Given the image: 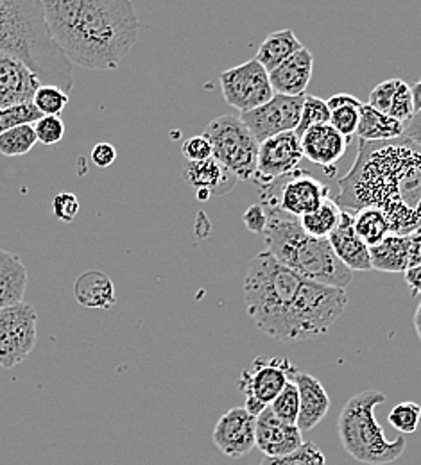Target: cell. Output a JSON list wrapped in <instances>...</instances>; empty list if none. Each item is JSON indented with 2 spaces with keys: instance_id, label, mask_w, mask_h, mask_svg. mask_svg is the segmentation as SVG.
Here are the masks:
<instances>
[{
  "instance_id": "obj_1",
  "label": "cell",
  "mask_w": 421,
  "mask_h": 465,
  "mask_svg": "<svg viewBox=\"0 0 421 465\" xmlns=\"http://www.w3.org/2000/svg\"><path fill=\"white\" fill-rule=\"evenodd\" d=\"M242 291L255 326L286 344L326 335L348 306L346 291L301 278L269 251L251 260Z\"/></svg>"
},
{
  "instance_id": "obj_2",
  "label": "cell",
  "mask_w": 421,
  "mask_h": 465,
  "mask_svg": "<svg viewBox=\"0 0 421 465\" xmlns=\"http://www.w3.org/2000/svg\"><path fill=\"white\" fill-rule=\"evenodd\" d=\"M341 210L378 208L391 232L411 234L421 230V151L404 136L391 142L359 143L352 171L339 181L336 199Z\"/></svg>"
},
{
  "instance_id": "obj_3",
  "label": "cell",
  "mask_w": 421,
  "mask_h": 465,
  "mask_svg": "<svg viewBox=\"0 0 421 465\" xmlns=\"http://www.w3.org/2000/svg\"><path fill=\"white\" fill-rule=\"evenodd\" d=\"M53 40L74 64L115 70L135 47L140 20L131 0H42Z\"/></svg>"
},
{
  "instance_id": "obj_4",
  "label": "cell",
  "mask_w": 421,
  "mask_h": 465,
  "mask_svg": "<svg viewBox=\"0 0 421 465\" xmlns=\"http://www.w3.org/2000/svg\"><path fill=\"white\" fill-rule=\"evenodd\" d=\"M0 53L20 59L42 84L74 90L72 61L49 33L42 0H0Z\"/></svg>"
},
{
  "instance_id": "obj_5",
  "label": "cell",
  "mask_w": 421,
  "mask_h": 465,
  "mask_svg": "<svg viewBox=\"0 0 421 465\" xmlns=\"http://www.w3.org/2000/svg\"><path fill=\"white\" fill-rule=\"evenodd\" d=\"M267 210V208H266ZM266 228L267 251L287 269L301 278L346 291L354 280L352 271L336 256L325 238H316L303 232L300 219L280 210H267Z\"/></svg>"
},
{
  "instance_id": "obj_6",
  "label": "cell",
  "mask_w": 421,
  "mask_h": 465,
  "mask_svg": "<svg viewBox=\"0 0 421 465\" xmlns=\"http://www.w3.org/2000/svg\"><path fill=\"white\" fill-rule=\"evenodd\" d=\"M386 403V394L364 391L346 401L337 420V435L345 451L357 462L384 465L396 462L407 446L406 437L389 440L375 419V408Z\"/></svg>"
},
{
  "instance_id": "obj_7",
  "label": "cell",
  "mask_w": 421,
  "mask_h": 465,
  "mask_svg": "<svg viewBox=\"0 0 421 465\" xmlns=\"http://www.w3.org/2000/svg\"><path fill=\"white\" fill-rule=\"evenodd\" d=\"M203 134L212 145V156L239 181L255 177L260 143L246 127L241 116H217L206 125Z\"/></svg>"
},
{
  "instance_id": "obj_8",
  "label": "cell",
  "mask_w": 421,
  "mask_h": 465,
  "mask_svg": "<svg viewBox=\"0 0 421 465\" xmlns=\"http://www.w3.org/2000/svg\"><path fill=\"white\" fill-rule=\"evenodd\" d=\"M330 197V188L314 175L296 169L260 188V204L267 210H280L301 219Z\"/></svg>"
},
{
  "instance_id": "obj_9",
  "label": "cell",
  "mask_w": 421,
  "mask_h": 465,
  "mask_svg": "<svg viewBox=\"0 0 421 465\" xmlns=\"http://www.w3.org/2000/svg\"><path fill=\"white\" fill-rule=\"evenodd\" d=\"M298 369L287 358H255L247 369H244L239 380L246 403L244 408L255 417L278 398L289 381H293Z\"/></svg>"
},
{
  "instance_id": "obj_10",
  "label": "cell",
  "mask_w": 421,
  "mask_h": 465,
  "mask_svg": "<svg viewBox=\"0 0 421 465\" xmlns=\"http://www.w3.org/2000/svg\"><path fill=\"white\" fill-rule=\"evenodd\" d=\"M219 84L225 101L241 114L264 106L276 95L269 72L256 59L225 70L219 75Z\"/></svg>"
},
{
  "instance_id": "obj_11",
  "label": "cell",
  "mask_w": 421,
  "mask_h": 465,
  "mask_svg": "<svg viewBox=\"0 0 421 465\" xmlns=\"http://www.w3.org/2000/svg\"><path fill=\"white\" fill-rule=\"evenodd\" d=\"M38 315L29 302L0 310V367L13 369L36 346Z\"/></svg>"
},
{
  "instance_id": "obj_12",
  "label": "cell",
  "mask_w": 421,
  "mask_h": 465,
  "mask_svg": "<svg viewBox=\"0 0 421 465\" xmlns=\"http://www.w3.org/2000/svg\"><path fill=\"white\" fill-rule=\"evenodd\" d=\"M305 95L289 97L276 94L264 106L241 114V120L253 133L258 143L289 131H296L300 125L301 110Z\"/></svg>"
},
{
  "instance_id": "obj_13",
  "label": "cell",
  "mask_w": 421,
  "mask_h": 465,
  "mask_svg": "<svg viewBox=\"0 0 421 465\" xmlns=\"http://www.w3.org/2000/svg\"><path fill=\"white\" fill-rule=\"evenodd\" d=\"M303 158L301 140L296 131L276 134L260 143L253 181L258 184V188L267 186L276 179L300 169Z\"/></svg>"
},
{
  "instance_id": "obj_14",
  "label": "cell",
  "mask_w": 421,
  "mask_h": 465,
  "mask_svg": "<svg viewBox=\"0 0 421 465\" xmlns=\"http://www.w3.org/2000/svg\"><path fill=\"white\" fill-rule=\"evenodd\" d=\"M212 439L223 455L242 459L256 448V417L244 407L230 408L217 420Z\"/></svg>"
},
{
  "instance_id": "obj_15",
  "label": "cell",
  "mask_w": 421,
  "mask_h": 465,
  "mask_svg": "<svg viewBox=\"0 0 421 465\" xmlns=\"http://www.w3.org/2000/svg\"><path fill=\"white\" fill-rule=\"evenodd\" d=\"M298 424L278 419L271 408L256 415V448L264 457H284L305 444Z\"/></svg>"
},
{
  "instance_id": "obj_16",
  "label": "cell",
  "mask_w": 421,
  "mask_h": 465,
  "mask_svg": "<svg viewBox=\"0 0 421 465\" xmlns=\"http://www.w3.org/2000/svg\"><path fill=\"white\" fill-rule=\"evenodd\" d=\"M40 86V79L20 59L0 53V112L15 104L33 103Z\"/></svg>"
},
{
  "instance_id": "obj_17",
  "label": "cell",
  "mask_w": 421,
  "mask_h": 465,
  "mask_svg": "<svg viewBox=\"0 0 421 465\" xmlns=\"http://www.w3.org/2000/svg\"><path fill=\"white\" fill-rule=\"evenodd\" d=\"M300 140L303 156L323 169L336 167L350 143V140L343 136L332 124H319L310 127Z\"/></svg>"
},
{
  "instance_id": "obj_18",
  "label": "cell",
  "mask_w": 421,
  "mask_h": 465,
  "mask_svg": "<svg viewBox=\"0 0 421 465\" xmlns=\"http://www.w3.org/2000/svg\"><path fill=\"white\" fill-rule=\"evenodd\" d=\"M336 256L354 272V271H373L369 260V245L362 240L354 228V215L346 210L341 213V223L337 230L328 238Z\"/></svg>"
},
{
  "instance_id": "obj_19",
  "label": "cell",
  "mask_w": 421,
  "mask_h": 465,
  "mask_svg": "<svg viewBox=\"0 0 421 465\" xmlns=\"http://www.w3.org/2000/svg\"><path fill=\"white\" fill-rule=\"evenodd\" d=\"M312 70L314 56L306 47H303L296 54L286 59L280 66H276L273 72H269L275 94L289 97L305 95V90L312 79Z\"/></svg>"
},
{
  "instance_id": "obj_20",
  "label": "cell",
  "mask_w": 421,
  "mask_h": 465,
  "mask_svg": "<svg viewBox=\"0 0 421 465\" xmlns=\"http://www.w3.org/2000/svg\"><path fill=\"white\" fill-rule=\"evenodd\" d=\"M371 108L407 124L415 115L413 90L404 79H387L369 94Z\"/></svg>"
},
{
  "instance_id": "obj_21",
  "label": "cell",
  "mask_w": 421,
  "mask_h": 465,
  "mask_svg": "<svg viewBox=\"0 0 421 465\" xmlns=\"http://www.w3.org/2000/svg\"><path fill=\"white\" fill-rule=\"evenodd\" d=\"M183 179L195 188V192H208L210 195H226L239 181L214 156L203 162H188L183 169Z\"/></svg>"
},
{
  "instance_id": "obj_22",
  "label": "cell",
  "mask_w": 421,
  "mask_h": 465,
  "mask_svg": "<svg viewBox=\"0 0 421 465\" xmlns=\"http://www.w3.org/2000/svg\"><path fill=\"white\" fill-rule=\"evenodd\" d=\"M293 381L296 383L300 392V415L296 424L301 431H308L326 417L330 410V398L321 381L312 374L298 371Z\"/></svg>"
},
{
  "instance_id": "obj_23",
  "label": "cell",
  "mask_w": 421,
  "mask_h": 465,
  "mask_svg": "<svg viewBox=\"0 0 421 465\" xmlns=\"http://www.w3.org/2000/svg\"><path fill=\"white\" fill-rule=\"evenodd\" d=\"M72 293L77 304L90 310H112L117 302L114 282L101 271L83 272L75 280Z\"/></svg>"
},
{
  "instance_id": "obj_24",
  "label": "cell",
  "mask_w": 421,
  "mask_h": 465,
  "mask_svg": "<svg viewBox=\"0 0 421 465\" xmlns=\"http://www.w3.org/2000/svg\"><path fill=\"white\" fill-rule=\"evenodd\" d=\"M371 269L380 272H406L409 269V234H387L369 247Z\"/></svg>"
},
{
  "instance_id": "obj_25",
  "label": "cell",
  "mask_w": 421,
  "mask_h": 465,
  "mask_svg": "<svg viewBox=\"0 0 421 465\" xmlns=\"http://www.w3.org/2000/svg\"><path fill=\"white\" fill-rule=\"evenodd\" d=\"M27 269L18 254L0 249V310L24 302Z\"/></svg>"
},
{
  "instance_id": "obj_26",
  "label": "cell",
  "mask_w": 421,
  "mask_h": 465,
  "mask_svg": "<svg viewBox=\"0 0 421 465\" xmlns=\"http://www.w3.org/2000/svg\"><path fill=\"white\" fill-rule=\"evenodd\" d=\"M406 133V124L393 116L380 114L369 104H362L361 122L357 136L364 142H391L402 138Z\"/></svg>"
},
{
  "instance_id": "obj_27",
  "label": "cell",
  "mask_w": 421,
  "mask_h": 465,
  "mask_svg": "<svg viewBox=\"0 0 421 465\" xmlns=\"http://www.w3.org/2000/svg\"><path fill=\"white\" fill-rule=\"evenodd\" d=\"M303 49L300 40L296 38L293 29H282L271 33L262 45L258 47V53L255 59L267 70L273 72L276 66H280L286 59L291 58Z\"/></svg>"
},
{
  "instance_id": "obj_28",
  "label": "cell",
  "mask_w": 421,
  "mask_h": 465,
  "mask_svg": "<svg viewBox=\"0 0 421 465\" xmlns=\"http://www.w3.org/2000/svg\"><path fill=\"white\" fill-rule=\"evenodd\" d=\"M341 213H343V210L339 208L336 199L328 197L316 210H312L310 213L301 217V228L310 236L328 240L330 234L337 230V226L341 223Z\"/></svg>"
},
{
  "instance_id": "obj_29",
  "label": "cell",
  "mask_w": 421,
  "mask_h": 465,
  "mask_svg": "<svg viewBox=\"0 0 421 465\" xmlns=\"http://www.w3.org/2000/svg\"><path fill=\"white\" fill-rule=\"evenodd\" d=\"M352 213V212H350ZM354 228L362 240L371 247L382 242L387 234H391V224L386 213L378 208H361L352 213Z\"/></svg>"
},
{
  "instance_id": "obj_30",
  "label": "cell",
  "mask_w": 421,
  "mask_h": 465,
  "mask_svg": "<svg viewBox=\"0 0 421 465\" xmlns=\"http://www.w3.org/2000/svg\"><path fill=\"white\" fill-rule=\"evenodd\" d=\"M38 143L35 124L20 125L0 134V154L7 158H16L29 154Z\"/></svg>"
},
{
  "instance_id": "obj_31",
  "label": "cell",
  "mask_w": 421,
  "mask_h": 465,
  "mask_svg": "<svg viewBox=\"0 0 421 465\" xmlns=\"http://www.w3.org/2000/svg\"><path fill=\"white\" fill-rule=\"evenodd\" d=\"M68 103L70 95L55 84H42L33 97V104L44 116H61Z\"/></svg>"
},
{
  "instance_id": "obj_32",
  "label": "cell",
  "mask_w": 421,
  "mask_h": 465,
  "mask_svg": "<svg viewBox=\"0 0 421 465\" xmlns=\"http://www.w3.org/2000/svg\"><path fill=\"white\" fill-rule=\"evenodd\" d=\"M330 115H332V112H330L326 101L314 97V95H305L300 125L296 129V134L301 138L310 127L319 125V124H330Z\"/></svg>"
},
{
  "instance_id": "obj_33",
  "label": "cell",
  "mask_w": 421,
  "mask_h": 465,
  "mask_svg": "<svg viewBox=\"0 0 421 465\" xmlns=\"http://www.w3.org/2000/svg\"><path fill=\"white\" fill-rule=\"evenodd\" d=\"M387 420L396 431H400L404 435H411L420 426L421 407L418 403H413V401L398 403L396 407H393V410L389 411Z\"/></svg>"
},
{
  "instance_id": "obj_34",
  "label": "cell",
  "mask_w": 421,
  "mask_h": 465,
  "mask_svg": "<svg viewBox=\"0 0 421 465\" xmlns=\"http://www.w3.org/2000/svg\"><path fill=\"white\" fill-rule=\"evenodd\" d=\"M258 465H326V459L314 442H305L295 453L284 457H266Z\"/></svg>"
},
{
  "instance_id": "obj_35",
  "label": "cell",
  "mask_w": 421,
  "mask_h": 465,
  "mask_svg": "<svg viewBox=\"0 0 421 465\" xmlns=\"http://www.w3.org/2000/svg\"><path fill=\"white\" fill-rule=\"evenodd\" d=\"M273 413L291 424L298 422V415H300V392L295 381H289L286 385V389L278 394V398L271 403Z\"/></svg>"
},
{
  "instance_id": "obj_36",
  "label": "cell",
  "mask_w": 421,
  "mask_h": 465,
  "mask_svg": "<svg viewBox=\"0 0 421 465\" xmlns=\"http://www.w3.org/2000/svg\"><path fill=\"white\" fill-rule=\"evenodd\" d=\"M42 116L44 115L36 110V106L33 103L9 106V108L0 112V134L9 131V129L20 127V125L36 124Z\"/></svg>"
},
{
  "instance_id": "obj_37",
  "label": "cell",
  "mask_w": 421,
  "mask_h": 465,
  "mask_svg": "<svg viewBox=\"0 0 421 465\" xmlns=\"http://www.w3.org/2000/svg\"><path fill=\"white\" fill-rule=\"evenodd\" d=\"M362 103L357 104H346V106H339L330 110V124L348 140H352L354 134H357L359 129V122H361Z\"/></svg>"
},
{
  "instance_id": "obj_38",
  "label": "cell",
  "mask_w": 421,
  "mask_h": 465,
  "mask_svg": "<svg viewBox=\"0 0 421 465\" xmlns=\"http://www.w3.org/2000/svg\"><path fill=\"white\" fill-rule=\"evenodd\" d=\"M35 131L38 136V142L44 145H56L60 143L65 136V124L61 120V116H42L36 124H35Z\"/></svg>"
},
{
  "instance_id": "obj_39",
  "label": "cell",
  "mask_w": 421,
  "mask_h": 465,
  "mask_svg": "<svg viewBox=\"0 0 421 465\" xmlns=\"http://www.w3.org/2000/svg\"><path fill=\"white\" fill-rule=\"evenodd\" d=\"M79 208V199L70 192H61L53 199V215L65 224L72 223L77 217Z\"/></svg>"
},
{
  "instance_id": "obj_40",
  "label": "cell",
  "mask_w": 421,
  "mask_h": 465,
  "mask_svg": "<svg viewBox=\"0 0 421 465\" xmlns=\"http://www.w3.org/2000/svg\"><path fill=\"white\" fill-rule=\"evenodd\" d=\"M181 154L186 162H203L212 158V145L205 134L192 136L181 143Z\"/></svg>"
},
{
  "instance_id": "obj_41",
  "label": "cell",
  "mask_w": 421,
  "mask_h": 465,
  "mask_svg": "<svg viewBox=\"0 0 421 465\" xmlns=\"http://www.w3.org/2000/svg\"><path fill=\"white\" fill-rule=\"evenodd\" d=\"M242 221H244V226L247 228V232H255V234H264L266 228H267V223H269V215H267V210L258 203V204L249 206L244 212Z\"/></svg>"
},
{
  "instance_id": "obj_42",
  "label": "cell",
  "mask_w": 421,
  "mask_h": 465,
  "mask_svg": "<svg viewBox=\"0 0 421 465\" xmlns=\"http://www.w3.org/2000/svg\"><path fill=\"white\" fill-rule=\"evenodd\" d=\"M117 160V149L112 143L101 142L92 149V162L94 165H97L99 169H108L115 163Z\"/></svg>"
},
{
  "instance_id": "obj_43",
  "label": "cell",
  "mask_w": 421,
  "mask_h": 465,
  "mask_svg": "<svg viewBox=\"0 0 421 465\" xmlns=\"http://www.w3.org/2000/svg\"><path fill=\"white\" fill-rule=\"evenodd\" d=\"M404 138L413 142L421 151V112H416L413 118L406 124V133Z\"/></svg>"
},
{
  "instance_id": "obj_44",
  "label": "cell",
  "mask_w": 421,
  "mask_h": 465,
  "mask_svg": "<svg viewBox=\"0 0 421 465\" xmlns=\"http://www.w3.org/2000/svg\"><path fill=\"white\" fill-rule=\"evenodd\" d=\"M421 265V230L409 234V267Z\"/></svg>"
},
{
  "instance_id": "obj_45",
  "label": "cell",
  "mask_w": 421,
  "mask_h": 465,
  "mask_svg": "<svg viewBox=\"0 0 421 465\" xmlns=\"http://www.w3.org/2000/svg\"><path fill=\"white\" fill-rule=\"evenodd\" d=\"M404 276H406V283H407L411 293H413L415 297L421 295V265L409 267V269L404 272Z\"/></svg>"
},
{
  "instance_id": "obj_46",
  "label": "cell",
  "mask_w": 421,
  "mask_h": 465,
  "mask_svg": "<svg viewBox=\"0 0 421 465\" xmlns=\"http://www.w3.org/2000/svg\"><path fill=\"white\" fill-rule=\"evenodd\" d=\"M326 103H328V108L334 110V108L346 106V104H357V103H361V101H359L357 97L350 95V94H336V95H332Z\"/></svg>"
},
{
  "instance_id": "obj_47",
  "label": "cell",
  "mask_w": 421,
  "mask_h": 465,
  "mask_svg": "<svg viewBox=\"0 0 421 465\" xmlns=\"http://www.w3.org/2000/svg\"><path fill=\"white\" fill-rule=\"evenodd\" d=\"M413 90V101H415V114L421 112V79L411 86Z\"/></svg>"
},
{
  "instance_id": "obj_48",
  "label": "cell",
  "mask_w": 421,
  "mask_h": 465,
  "mask_svg": "<svg viewBox=\"0 0 421 465\" xmlns=\"http://www.w3.org/2000/svg\"><path fill=\"white\" fill-rule=\"evenodd\" d=\"M415 330H416V335L421 341V301L416 308V313H415Z\"/></svg>"
}]
</instances>
